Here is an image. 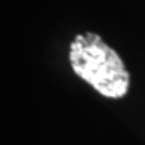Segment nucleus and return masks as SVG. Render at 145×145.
<instances>
[{"mask_svg":"<svg viewBox=\"0 0 145 145\" xmlns=\"http://www.w3.org/2000/svg\"><path fill=\"white\" fill-rule=\"evenodd\" d=\"M72 71L107 98H123L129 72L114 49L93 33L77 34L70 46Z\"/></svg>","mask_w":145,"mask_h":145,"instance_id":"nucleus-1","label":"nucleus"}]
</instances>
